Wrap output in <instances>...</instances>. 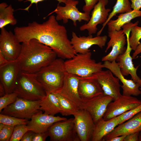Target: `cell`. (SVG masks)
Segmentation results:
<instances>
[{"label": "cell", "instance_id": "cell-1", "mask_svg": "<svg viewBox=\"0 0 141 141\" xmlns=\"http://www.w3.org/2000/svg\"><path fill=\"white\" fill-rule=\"evenodd\" d=\"M14 32L20 43L36 39L50 47L59 58L69 59L77 54L68 38L66 28L58 24L54 15L42 23L33 21L26 26L16 27Z\"/></svg>", "mask_w": 141, "mask_h": 141}, {"label": "cell", "instance_id": "cell-2", "mask_svg": "<svg viewBox=\"0 0 141 141\" xmlns=\"http://www.w3.org/2000/svg\"><path fill=\"white\" fill-rule=\"evenodd\" d=\"M17 59L21 71L36 73L56 58V53L49 46L35 39L22 43Z\"/></svg>", "mask_w": 141, "mask_h": 141}, {"label": "cell", "instance_id": "cell-3", "mask_svg": "<svg viewBox=\"0 0 141 141\" xmlns=\"http://www.w3.org/2000/svg\"><path fill=\"white\" fill-rule=\"evenodd\" d=\"M63 59L56 58L35 73L46 94L58 91L62 87L67 72Z\"/></svg>", "mask_w": 141, "mask_h": 141}, {"label": "cell", "instance_id": "cell-4", "mask_svg": "<svg viewBox=\"0 0 141 141\" xmlns=\"http://www.w3.org/2000/svg\"><path fill=\"white\" fill-rule=\"evenodd\" d=\"M13 92L19 97L32 101L41 100L46 95L35 74L21 71L19 74Z\"/></svg>", "mask_w": 141, "mask_h": 141}, {"label": "cell", "instance_id": "cell-5", "mask_svg": "<svg viewBox=\"0 0 141 141\" xmlns=\"http://www.w3.org/2000/svg\"><path fill=\"white\" fill-rule=\"evenodd\" d=\"M89 51L85 54H77L72 58L64 61L67 72L85 78L92 76L102 70L103 64L91 58Z\"/></svg>", "mask_w": 141, "mask_h": 141}, {"label": "cell", "instance_id": "cell-6", "mask_svg": "<svg viewBox=\"0 0 141 141\" xmlns=\"http://www.w3.org/2000/svg\"><path fill=\"white\" fill-rule=\"evenodd\" d=\"M40 101H30L18 97L14 102L5 108L0 113L28 120L40 110Z\"/></svg>", "mask_w": 141, "mask_h": 141}, {"label": "cell", "instance_id": "cell-7", "mask_svg": "<svg viewBox=\"0 0 141 141\" xmlns=\"http://www.w3.org/2000/svg\"><path fill=\"white\" fill-rule=\"evenodd\" d=\"M47 132L51 141H80L73 118L54 123Z\"/></svg>", "mask_w": 141, "mask_h": 141}, {"label": "cell", "instance_id": "cell-8", "mask_svg": "<svg viewBox=\"0 0 141 141\" xmlns=\"http://www.w3.org/2000/svg\"><path fill=\"white\" fill-rule=\"evenodd\" d=\"M79 1L76 0H67L64 6L58 5L55 10L51 13H55V17L57 21L62 20L64 24H66L68 19L73 21L74 25L76 26L77 21L81 22L82 20L87 22L89 20L91 16L90 12L79 11L77 7Z\"/></svg>", "mask_w": 141, "mask_h": 141}, {"label": "cell", "instance_id": "cell-9", "mask_svg": "<svg viewBox=\"0 0 141 141\" xmlns=\"http://www.w3.org/2000/svg\"><path fill=\"white\" fill-rule=\"evenodd\" d=\"M141 104V101L135 97L121 95L109 104L103 118L105 120H109L134 108Z\"/></svg>", "mask_w": 141, "mask_h": 141}, {"label": "cell", "instance_id": "cell-10", "mask_svg": "<svg viewBox=\"0 0 141 141\" xmlns=\"http://www.w3.org/2000/svg\"><path fill=\"white\" fill-rule=\"evenodd\" d=\"M0 34V52L8 61L17 59L22 47L14 34L8 31L5 28L1 29Z\"/></svg>", "mask_w": 141, "mask_h": 141}, {"label": "cell", "instance_id": "cell-11", "mask_svg": "<svg viewBox=\"0 0 141 141\" xmlns=\"http://www.w3.org/2000/svg\"><path fill=\"white\" fill-rule=\"evenodd\" d=\"M74 116L75 129L80 141H91L95 124L90 114L85 109H81Z\"/></svg>", "mask_w": 141, "mask_h": 141}, {"label": "cell", "instance_id": "cell-12", "mask_svg": "<svg viewBox=\"0 0 141 141\" xmlns=\"http://www.w3.org/2000/svg\"><path fill=\"white\" fill-rule=\"evenodd\" d=\"M80 78L77 75L66 72L62 87L56 92L80 109H83L84 101L80 97L78 92Z\"/></svg>", "mask_w": 141, "mask_h": 141}, {"label": "cell", "instance_id": "cell-13", "mask_svg": "<svg viewBox=\"0 0 141 141\" xmlns=\"http://www.w3.org/2000/svg\"><path fill=\"white\" fill-rule=\"evenodd\" d=\"M108 0H99L95 5L91 12L90 18L86 24L81 26L80 27L81 31L87 30L89 35L95 34L97 32V26L103 24L107 20L110 9H106L105 6L108 3Z\"/></svg>", "mask_w": 141, "mask_h": 141}, {"label": "cell", "instance_id": "cell-14", "mask_svg": "<svg viewBox=\"0 0 141 141\" xmlns=\"http://www.w3.org/2000/svg\"><path fill=\"white\" fill-rule=\"evenodd\" d=\"M113 100L112 97L103 93L84 101L83 109L89 113L96 124L103 118L108 105Z\"/></svg>", "mask_w": 141, "mask_h": 141}, {"label": "cell", "instance_id": "cell-15", "mask_svg": "<svg viewBox=\"0 0 141 141\" xmlns=\"http://www.w3.org/2000/svg\"><path fill=\"white\" fill-rule=\"evenodd\" d=\"M108 33L110 39L107 43L105 52H107L111 47H112V49L109 54L102 58V61L112 62L116 61L119 55L125 52L126 49L125 45L127 39L123 29L118 31H109Z\"/></svg>", "mask_w": 141, "mask_h": 141}, {"label": "cell", "instance_id": "cell-16", "mask_svg": "<svg viewBox=\"0 0 141 141\" xmlns=\"http://www.w3.org/2000/svg\"><path fill=\"white\" fill-rule=\"evenodd\" d=\"M93 75L99 83L104 94L112 97L114 100L122 95L120 80L115 77L109 70H102Z\"/></svg>", "mask_w": 141, "mask_h": 141}, {"label": "cell", "instance_id": "cell-17", "mask_svg": "<svg viewBox=\"0 0 141 141\" xmlns=\"http://www.w3.org/2000/svg\"><path fill=\"white\" fill-rule=\"evenodd\" d=\"M107 39L106 35L97 36L93 37L92 35L87 36H78L74 32L72 33L71 43L77 54H85L90 50L89 49L92 46L98 45L103 49L105 45Z\"/></svg>", "mask_w": 141, "mask_h": 141}, {"label": "cell", "instance_id": "cell-18", "mask_svg": "<svg viewBox=\"0 0 141 141\" xmlns=\"http://www.w3.org/2000/svg\"><path fill=\"white\" fill-rule=\"evenodd\" d=\"M21 70L17 59L9 61L0 66V83L3 85L5 94L13 92Z\"/></svg>", "mask_w": 141, "mask_h": 141}, {"label": "cell", "instance_id": "cell-19", "mask_svg": "<svg viewBox=\"0 0 141 141\" xmlns=\"http://www.w3.org/2000/svg\"><path fill=\"white\" fill-rule=\"evenodd\" d=\"M103 65L104 68L109 70L122 83L121 85L122 90V95L137 96L141 94L139 84L132 79H128L125 78L121 73L118 63L116 61L112 62L105 61H104Z\"/></svg>", "mask_w": 141, "mask_h": 141}, {"label": "cell", "instance_id": "cell-20", "mask_svg": "<svg viewBox=\"0 0 141 141\" xmlns=\"http://www.w3.org/2000/svg\"><path fill=\"white\" fill-rule=\"evenodd\" d=\"M67 119L43 113L42 110H39L32 116L27 126L28 130L35 133L44 132H47L54 123Z\"/></svg>", "mask_w": 141, "mask_h": 141}, {"label": "cell", "instance_id": "cell-21", "mask_svg": "<svg viewBox=\"0 0 141 141\" xmlns=\"http://www.w3.org/2000/svg\"><path fill=\"white\" fill-rule=\"evenodd\" d=\"M78 90L79 96L84 102L103 93L99 83L93 74L88 77H80Z\"/></svg>", "mask_w": 141, "mask_h": 141}, {"label": "cell", "instance_id": "cell-22", "mask_svg": "<svg viewBox=\"0 0 141 141\" xmlns=\"http://www.w3.org/2000/svg\"><path fill=\"white\" fill-rule=\"evenodd\" d=\"M141 130V111L126 121L118 125L103 138L102 141H108L117 136L127 135Z\"/></svg>", "mask_w": 141, "mask_h": 141}, {"label": "cell", "instance_id": "cell-23", "mask_svg": "<svg viewBox=\"0 0 141 141\" xmlns=\"http://www.w3.org/2000/svg\"><path fill=\"white\" fill-rule=\"evenodd\" d=\"M127 46L126 50L117 57L116 61L117 62L122 75L124 76L130 75L131 79L138 84L141 79L137 74V70L139 66L136 67L134 66L132 61L133 58L130 55L132 49L127 39Z\"/></svg>", "mask_w": 141, "mask_h": 141}, {"label": "cell", "instance_id": "cell-24", "mask_svg": "<svg viewBox=\"0 0 141 141\" xmlns=\"http://www.w3.org/2000/svg\"><path fill=\"white\" fill-rule=\"evenodd\" d=\"M119 125L117 116L107 120L103 118L95 124L91 141H101Z\"/></svg>", "mask_w": 141, "mask_h": 141}, {"label": "cell", "instance_id": "cell-25", "mask_svg": "<svg viewBox=\"0 0 141 141\" xmlns=\"http://www.w3.org/2000/svg\"><path fill=\"white\" fill-rule=\"evenodd\" d=\"M141 17V10H132L128 12L120 14L115 20H110L107 23L108 31H118L124 25L131 22L133 19Z\"/></svg>", "mask_w": 141, "mask_h": 141}, {"label": "cell", "instance_id": "cell-26", "mask_svg": "<svg viewBox=\"0 0 141 141\" xmlns=\"http://www.w3.org/2000/svg\"><path fill=\"white\" fill-rule=\"evenodd\" d=\"M40 106L39 110L47 114L54 116L61 112L59 101L54 93L46 94L45 97L41 100Z\"/></svg>", "mask_w": 141, "mask_h": 141}, {"label": "cell", "instance_id": "cell-27", "mask_svg": "<svg viewBox=\"0 0 141 141\" xmlns=\"http://www.w3.org/2000/svg\"><path fill=\"white\" fill-rule=\"evenodd\" d=\"M14 11L11 5H8L5 2L0 4V28L10 24L14 26L16 24L17 20L14 15Z\"/></svg>", "mask_w": 141, "mask_h": 141}, {"label": "cell", "instance_id": "cell-28", "mask_svg": "<svg viewBox=\"0 0 141 141\" xmlns=\"http://www.w3.org/2000/svg\"><path fill=\"white\" fill-rule=\"evenodd\" d=\"M131 3L129 0H116V2L113 7L111 12L109 14L106 21L102 24V27L97 33V36H99L107 23L114 16L119 13L121 14L129 12L132 10Z\"/></svg>", "mask_w": 141, "mask_h": 141}, {"label": "cell", "instance_id": "cell-29", "mask_svg": "<svg viewBox=\"0 0 141 141\" xmlns=\"http://www.w3.org/2000/svg\"><path fill=\"white\" fill-rule=\"evenodd\" d=\"M136 25L132 27H128L125 29V33L132 50L134 51L140 42L141 27Z\"/></svg>", "mask_w": 141, "mask_h": 141}, {"label": "cell", "instance_id": "cell-30", "mask_svg": "<svg viewBox=\"0 0 141 141\" xmlns=\"http://www.w3.org/2000/svg\"><path fill=\"white\" fill-rule=\"evenodd\" d=\"M54 93L59 100L61 108L60 113L63 116L71 115L74 116L80 109L58 93L57 92Z\"/></svg>", "mask_w": 141, "mask_h": 141}, {"label": "cell", "instance_id": "cell-31", "mask_svg": "<svg viewBox=\"0 0 141 141\" xmlns=\"http://www.w3.org/2000/svg\"><path fill=\"white\" fill-rule=\"evenodd\" d=\"M29 121L28 119L19 118L1 113L0 114V123L5 125L14 126L20 124L27 125Z\"/></svg>", "mask_w": 141, "mask_h": 141}, {"label": "cell", "instance_id": "cell-32", "mask_svg": "<svg viewBox=\"0 0 141 141\" xmlns=\"http://www.w3.org/2000/svg\"><path fill=\"white\" fill-rule=\"evenodd\" d=\"M28 131L27 125L21 124L14 126L10 141H20L24 135Z\"/></svg>", "mask_w": 141, "mask_h": 141}, {"label": "cell", "instance_id": "cell-33", "mask_svg": "<svg viewBox=\"0 0 141 141\" xmlns=\"http://www.w3.org/2000/svg\"><path fill=\"white\" fill-rule=\"evenodd\" d=\"M18 97L15 92L6 94L0 98V113L5 107L14 102Z\"/></svg>", "mask_w": 141, "mask_h": 141}, {"label": "cell", "instance_id": "cell-34", "mask_svg": "<svg viewBox=\"0 0 141 141\" xmlns=\"http://www.w3.org/2000/svg\"><path fill=\"white\" fill-rule=\"evenodd\" d=\"M141 111V104L117 116L119 125L126 121Z\"/></svg>", "mask_w": 141, "mask_h": 141}, {"label": "cell", "instance_id": "cell-35", "mask_svg": "<svg viewBox=\"0 0 141 141\" xmlns=\"http://www.w3.org/2000/svg\"><path fill=\"white\" fill-rule=\"evenodd\" d=\"M14 126L5 125L3 128L0 131V141H10Z\"/></svg>", "mask_w": 141, "mask_h": 141}, {"label": "cell", "instance_id": "cell-36", "mask_svg": "<svg viewBox=\"0 0 141 141\" xmlns=\"http://www.w3.org/2000/svg\"><path fill=\"white\" fill-rule=\"evenodd\" d=\"M85 5L83 6V10L84 12H90L95 5L99 0H84Z\"/></svg>", "mask_w": 141, "mask_h": 141}, {"label": "cell", "instance_id": "cell-37", "mask_svg": "<svg viewBox=\"0 0 141 141\" xmlns=\"http://www.w3.org/2000/svg\"><path fill=\"white\" fill-rule=\"evenodd\" d=\"M48 136L49 135L47 131L44 132L35 133L32 141H45Z\"/></svg>", "mask_w": 141, "mask_h": 141}, {"label": "cell", "instance_id": "cell-38", "mask_svg": "<svg viewBox=\"0 0 141 141\" xmlns=\"http://www.w3.org/2000/svg\"><path fill=\"white\" fill-rule=\"evenodd\" d=\"M139 132L132 133L127 135L124 141H138Z\"/></svg>", "mask_w": 141, "mask_h": 141}, {"label": "cell", "instance_id": "cell-39", "mask_svg": "<svg viewBox=\"0 0 141 141\" xmlns=\"http://www.w3.org/2000/svg\"><path fill=\"white\" fill-rule=\"evenodd\" d=\"M35 133L32 131L28 130L24 135L21 141H32Z\"/></svg>", "mask_w": 141, "mask_h": 141}, {"label": "cell", "instance_id": "cell-40", "mask_svg": "<svg viewBox=\"0 0 141 141\" xmlns=\"http://www.w3.org/2000/svg\"><path fill=\"white\" fill-rule=\"evenodd\" d=\"M131 7L134 10H140L141 8V0H130Z\"/></svg>", "mask_w": 141, "mask_h": 141}, {"label": "cell", "instance_id": "cell-41", "mask_svg": "<svg viewBox=\"0 0 141 141\" xmlns=\"http://www.w3.org/2000/svg\"><path fill=\"white\" fill-rule=\"evenodd\" d=\"M45 0H28L26 1L30 2L31 3L30 5L26 8H25L24 10L28 11L29 8L31 5L33 3L37 4L38 2H42ZM58 1L59 3H65L67 1V0H56Z\"/></svg>", "mask_w": 141, "mask_h": 141}, {"label": "cell", "instance_id": "cell-42", "mask_svg": "<svg viewBox=\"0 0 141 141\" xmlns=\"http://www.w3.org/2000/svg\"><path fill=\"white\" fill-rule=\"evenodd\" d=\"M141 53V42L137 46L136 49L133 53L132 57L133 58H135L137 57V56Z\"/></svg>", "mask_w": 141, "mask_h": 141}, {"label": "cell", "instance_id": "cell-43", "mask_svg": "<svg viewBox=\"0 0 141 141\" xmlns=\"http://www.w3.org/2000/svg\"><path fill=\"white\" fill-rule=\"evenodd\" d=\"M126 136L123 135L115 137L110 139L108 141H124Z\"/></svg>", "mask_w": 141, "mask_h": 141}, {"label": "cell", "instance_id": "cell-44", "mask_svg": "<svg viewBox=\"0 0 141 141\" xmlns=\"http://www.w3.org/2000/svg\"><path fill=\"white\" fill-rule=\"evenodd\" d=\"M9 61L5 58L2 54L0 52V66L4 65Z\"/></svg>", "mask_w": 141, "mask_h": 141}, {"label": "cell", "instance_id": "cell-45", "mask_svg": "<svg viewBox=\"0 0 141 141\" xmlns=\"http://www.w3.org/2000/svg\"><path fill=\"white\" fill-rule=\"evenodd\" d=\"M5 94V89L3 85L0 83V96L2 97Z\"/></svg>", "mask_w": 141, "mask_h": 141}, {"label": "cell", "instance_id": "cell-46", "mask_svg": "<svg viewBox=\"0 0 141 141\" xmlns=\"http://www.w3.org/2000/svg\"><path fill=\"white\" fill-rule=\"evenodd\" d=\"M5 125L4 124L0 123V131H1L3 128L5 126Z\"/></svg>", "mask_w": 141, "mask_h": 141}, {"label": "cell", "instance_id": "cell-47", "mask_svg": "<svg viewBox=\"0 0 141 141\" xmlns=\"http://www.w3.org/2000/svg\"><path fill=\"white\" fill-rule=\"evenodd\" d=\"M138 141H141V130L139 131V134Z\"/></svg>", "mask_w": 141, "mask_h": 141}, {"label": "cell", "instance_id": "cell-48", "mask_svg": "<svg viewBox=\"0 0 141 141\" xmlns=\"http://www.w3.org/2000/svg\"><path fill=\"white\" fill-rule=\"evenodd\" d=\"M140 57H141V55L140 56ZM138 84L139 85L140 87L141 88V79H140V81H139Z\"/></svg>", "mask_w": 141, "mask_h": 141}, {"label": "cell", "instance_id": "cell-49", "mask_svg": "<svg viewBox=\"0 0 141 141\" xmlns=\"http://www.w3.org/2000/svg\"><path fill=\"white\" fill-rule=\"evenodd\" d=\"M17 0V1L19 2H21V1H27V0Z\"/></svg>", "mask_w": 141, "mask_h": 141}, {"label": "cell", "instance_id": "cell-50", "mask_svg": "<svg viewBox=\"0 0 141 141\" xmlns=\"http://www.w3.org/2000/svg\"><path fill=\"white\" fill-rule=\"evenodd\" d=\"M140 89L141 90V88H140Z\"/></svg>", "mask_w": 141, "mask_h": 141}]
</instances>
